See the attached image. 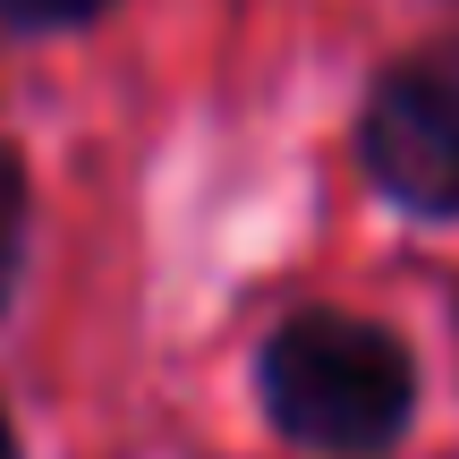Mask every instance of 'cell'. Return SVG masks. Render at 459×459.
Wrapping results in <instances>:
<instances>
[{"instance_id": "3", "label": "cell", "mask_w": 459, "mask_h": 459, "mask_svg": "<svg viewBox=\"0 0 459 459\" xmlns=\"http://www.w3.org/2000/svg\"><path fill=\"white\" fill-rule=\"evenodd\" d=\"M17 264H26V170L0 145V307H9V290H17Z\"/></svg>"}, {"instance_id": "1", "label": "cell", "mask_w": 459, "mask_h": 459, "mask_svg": "<svg viewBox=\"0 0 459 459\" xmlns=\"http://www.w3.org/2000/svg\"><path fill=\"white\" fill-rule=\"evenodd\" d=\"M255 383H264L273 426L307 451H332V459L392 451L417 409V366L400 349V332L341 315V307H298L264 341Z\"/></svg>"}, {"instance_id": "2", "label": "cell", "mask_w": 459, "mask_h": 459, "mask_svg": "<svg viewBox=\"0 0 459 459\" xmlns=\"http://www.w3.org/2000/svg\"><path fill=\"white\" fill-rule=\"evenodd\" d=\"M358 162L409 213H459V43H426L400 68H383L358 119Z\"/></svg>"}, {"instance_id": "4", "label": "cell", "mask_w": 459, "mask_h": 459, "mask_svg": "<svg viewBox=\"0 0 459 459\" xmlns=\"http://www.w3.org/2000/svg\"><path fill=\"white\" fill-rule=\"evenodd\" d=\"M111 0H0V17L9 26H85V17H102Z\"/></svg>"}, {"instance_id": "5", "label": "cell", "mask_w": 459, "mask_h": 459, "mask_svg": "<svg viewBox=\"0 0 459 459\" xmlns=\"http://www.w3.org/2000/svg\"><path fill=\"white\" fill-rule=\"evenodd\" d=\"M0 459H17V434H9V417H0Z\"/></svg>"}]
</instances>
